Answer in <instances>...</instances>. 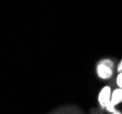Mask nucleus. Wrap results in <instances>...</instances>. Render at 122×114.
Segmentation results:
<instances>
[{
	"instance_id": "1",
	"label": "nucleus",
	"mask_w": 122,
	"mask_h": 114,
	"mask_svg": "<svg viewBox=\"0 0 122 114\" xmlns=\"http://www.w3.org/2000/svg\"><path fill=\"white\" fill-rule=\"evenodd\" d=\"M112 67L113 64L110 60H104L97 66V74L101 78H109L112 76Z\"/></svg>"
},
{
	"instance_id": "4",
	"label": "nucleus",
	"mask_w": 122,
	"mask_h": 114,
	"mask_svg": "<svg viewBox=\"0 0 122 114\" xmlns=\"http://www.w3.org/2000/svg\"><path fill=\"white\" fill-rule=\"evenodd\" d=\"M117 86L119 87V88H121L122 89V72H120V74L117 76Z\"/></svg>"
},
{
	"instance_id": "2",
	"label": "nucleus",
	"mask_w": 122,
	"mask_h": 114,
	"mask_svg": "<svg viewBox=\"0 0 122 114\" xmlns=\"http://www.w3.org/2000/svg\"><path fill=\"white\" fill-rule=\"evenodd\" d=\"M110 100H111V89L109 87H104L99 93L98 101L103 108H106L107 104L110 102Z\"/></svg>"
},
{
	"instance_id": "3",
	"label": "nucleus",
	"mask_w": 122,
	"mask_h": 114,
	"mask_svg": "<svg viewBox=\"0 0 122 114\" xmlns=\"http://www.w3.org/2000/svg\"><path fill=\"white\" fill-rule=\"evenodd\" d=\"M110 101L112 102L115 106L117 104L122 102V89H117L112 94H111V100Z\"/></svg>"
},
{
	"instance_id": "5",
	"label": "nucleus",
	"mask_w": 122,
	"mask_h": 114,
	"mask_svg": "<svg viewBox=\"0 0 122 114\" xmlns=\"http://www.w3.org/2000/svg\"><path fill=\"white\" fill-rule=\"evenodd\" d=\"M117 70H118L119 72H122V60H121V62H120V64H119V66H118Z\"/></svg>"
}]
</instances>
